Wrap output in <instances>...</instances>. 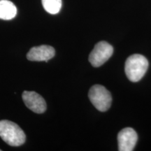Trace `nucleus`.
<instances>
[{
  "label": "nucleus",
  "mask_w": 151,
  "mask_h": 151,
  "mask_svg": "<svg viewBox=\"0 0 151 151\" xmlns=\"http://www.w3.org/2000/svg\"><path fill=\"white\" fill-rule=\"evenodd\" d=\"M17 14V8L12 1L0 0V19L9 20L14 18Z\"/></svg>",
  "instance_id": "obj_8"
},
{
  "label": "nucleus",
  "mask_w": 151,
  "mask_h": 151,
  "mask_svg": "<svg viewBox=\"0 0 151 151\" xmlns=\"http://www.w3.org/2000/svg\"><path fill=\"white\" fill-rule=\"evenodd\" d=\"M148 68V61L142 55L134 54L126 60L124 71L132 82H138L143 78Z\"/></svg>",
  "instance_id": "obj_2"
},
{
  "label": "nucleus",
  "mask_w": 151,
  "mask_h": 151,
  "mask_svg": "<svg viewBox=\"0 0 151 151\" xmlns=\"http://www.w3.org/2000/svg\"><path fill=\"white\" fill-rule=\"evenodd\" d=\"M1 149H0V151H1Z\"/></svg>",
  "instance_id": "obj_10"
},
{
  "label": "nucleus",
  "mask_w": 151,
  "mask_h": 151,
  "mask_svg": "<svg viewBox=\"0 0 151 151\" xmlns=\"http://www.w3.org/2000/svg\"><path fill=\"white\" fill-rule=\"evenodd\" d=\"M113 48L106 41H99L95 45L89 55V62L94 67H99L112 56Z\"/></svg>",
  "instance_id": "obj_4"
},
{
  "label": "nucleus",
  "mask_w": 151,
  "mask_h": 151,
  "mask_svg": "<svg viewBox=\"0 0 151 151\" xmlns=\"http://www.w3.org/2000/svg\"><path fill=\"white\" fill-rule=\"evenodd\" d=\"M55 54V50L52 46L41 45L30 49L27 54V58L30 61H45L47 62L49 60L53 58Z\"/></svg>",
  "instance_id": "obj_7"
},
{
  "label": "nucleus",
  "mask_w": 151,
  "mask_h": 151,
  "mask_svg": "<svg viewBox=\"0 0 151 151\" xmlns=\"http://www.w3.org/2000/svg\"><path fill=\"white\" fill-rule=\"evenodd\" d=\"M42 5L47 12L50 14H57L62 8V0H41Z\"/></svg>",
  "instance_id": "obj_9"
},
{
  "label": "nucleus",
  "mask_w": 151,
  "mask_h": 151,
  "mask_svg": "<svg viewBox=\"0 0 151 151\" xmlns=\"http://www.w3.org/2000/svg\"><path fill=\"white\" fill-rule=\"evenodd\" d=\"M0 137L11 146H20L25 142L26 135L18 124L10 120H0Z\"/></svg>",
  "instance_id": "obj_1"
},
{
  "label": "nucleus",
  "mask_w": 151,
  "mask_h": 151,
  "mask_svg": "<svg viewBox=\"0 0 151 151\" xmlns=\"http://www.w3.org/2000/svg\"><path fill=\"white\" fill-rule=\"evenodd\" d=\"M22 100L26 106L36 113H43L46 110V101L36 92L24 91Z\"/></svg>",
  "instance_id": "obj_5"
},
{
  "label": "nucleus",
  "mask_w": 151,
  "mask_h": 151,
  "mask_svg": "<svg viewBox=\"0 0 151 151\" xmlns=\"http://www.w3.org/2000/svg\"><path fill=\"white\" fill-rule=\"evenodd\" d=\"M88 97L92 104L98 111L104 112L109 110L112 102L110 92L101 85H94L90 88Z\"/></svg>",
  "instance_id": "obj_3"
},
{
  "label": "nucleus",
  "mask_w": 151,
  "mask_h": 151,
  "mask_svg": "<svg viewBox=\"0 0 151 151\" xmlns=\"http://www.w3.org/2000/svg\"><path fill=\"white\" fill-rule=\"evenodd\" d=\"M138 140L137 132L131 127L122 129L118 134V150L120 151H132L134 150Z\"/></svg>",
  "instance_id": "obj_6"
}]
</instances>
